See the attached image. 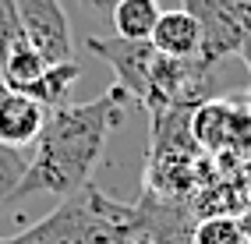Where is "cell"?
<instances>
[{"instance_id": "cell-3", "label": "cell", "mask_w": 251, "mask_h": 244, "mask_svg": "<svg viewBox=\"0 0 251 244\" xmlns=\"http://www.w3.org/2000/svg\"><path fill=\"white\" fill-rule=\"evenodd\" d=\"M184 11L202 25V68L237 53L251 36V0H184Z\"/></svg>"}, {"instance_id": "cell-11", "label": "cell", "mask_w": 251, "mask_h": 244, "mask_svg": "<svg viewBox=\"0 0 251 244\" xmlns=\"http://www.w3.org/2000/svg\"><path fill=\"white\" fill-rule=\"evenodd\" d=\"M191 244H244V234H241L237 220L212 216V220H202L191 230Z\"/></svg>"}, {"instance_id": "cell-10", "label": "cell", "mask_w": 251, "mask_h": 244, "mask_svg": "<svg viewBox=\"0 0 251 244\" xmlns=\"http://www.w3.org/2000/svg\"><path fill=\"white\" fill-rule=\"evenodd\" d=\"M81 68H78V60H64V64H50V68L43 71V78L32 85L25 96H32L36 103H43L46 110H57V106H68L71 99V89H75V81H78Z\"/></svg>"}, {"instance_id": "cell-2", "label": "cell", "mask_w": 251, "mask_h": 244, "mask_svg": "<svg viewBox=\"0 0 251 244\" xmlns=\"http://www.w3.org/2000/svg\"><path fill=\"white\" fill-rule=\"evenodd\" d=\"M117 209L121 202L85 184L46 220L7 237V244H117Z\"/></svg>"}, {"instance_id": "cell-7", "label": "cell", "mask_w": 251, "mask_h": 244, "mask_svg": "<svg viewBox=\"0 0 251 244\" xmlns=\"http://www.w3.org/2000/svg\"><path fill=\"white\" fill-rule=\"evenodd\" d=\"M149 43H152V50L163 53V57L198 60V53H202V25H198L184 7L163 11L156 28H152V36H149Z\"/></svg>"}, {"instance_id": "cell-13", "label": "cell", "mask_w": 251, "mask_h": 244, "mask_svg": "<svg viewBox=\"0 0 251 244\" xmlns=\"http://www.w3.org/2000/svg\"><path fill=\"white\" fill-rule=\"evenodd\" d=\"M75 4H81V7H89L92 14H110L117 0H75Z\"/></svg>"}, {"instance_id": "cell-14", "label": "cell", "mask_w": 251, "mask_h": 244, "mask_svg": "<svg viewBox=\"0 0 251 244\" xmlns=\"http://www.w3.org/2000/svg\"><path fill=\"white\" fill-rule=\"evenodd\" d=\"M241 57H244V64H248V68H251V36L244 39V46H241V50H237Z\"/></svg>"}, {"instance_id": "cell-12", "label": "cell", "mask_w": 251, "mask_h": 244, "mask_svg": "<svg viewBox=\"0 0 251 244\" xmlns=\"http://www.w3.org/2000/svg\"><path fill=\"white\" fill-rule=\"evenodd\" d=\"M22 173H25V159L18 156V149L0 145V205H7L11 191L22 181Z\"/></svg>"}, {"instance_id": "cell-1", "label": "cell", "mask_w": 251, "mask_h": 244, "mask_svg": "<svg viewBox=\"0 0 251 244\" xmlns=\"http://www.w3.org/2000/svg\"><path fill=\"white\" fill-rule=\"evenodd\" d=\"M127 96L110 85L103 96L81 106H57L46 110V124L36 138V156L25 163L18 188L11 191L7 205L28 198V195H57L71 198L75 191L89 184V173L103 159L106 138L124 121Z\"/></svg>"}, {"instance_id": "cell-5", "label": "cell", "mask_w": 251, "mask_h": 244, "mask_svg": "<svg viewBox=\"0 0 251 244\" xmlns=\"http://www.w3.org/2000/svg\"><path fill=\"white\" fill-rule=\"evenodd\" d=\"M14 11L25 39L43 53L46 64L75 60V36L60 0H14Z\"/></svg>"}, {"instance_id": "cell-4", "label": "cell", "mask_w": 251, "mask_h": 244, "mask_svg": "<svg viewBox=\"0 0 251 244\" xmlns=\"http://www.w3.org/2000/svg\"><path fill=\"white\" fill-rule=\"evenodd\" d=\"M85 46L110 64L113 85L131 103H142V106L149 103V81H152V60H156L152 43H131L121 36H89Z\"/></svg>"}, {"instance_id": "cell-15", "label": "cell", "mask_w": 251, "mask_h": 244, "mask_svg": "<svg viewBox=\"0 0 251 244\" xmlns=\"http://www.w3.org/2000/svg\"><path fill=\"white\" fill-rule=\"evenodd\" d=\"M0 244H7V237H0Z\"/></svg>"}, {"instance_id": "cell-9", "label": "cell", "mask_w": 251, "mask_h": 244, "mask_svg": "<svg viewBox=\"0 0 251 244\" xmlns=\"http://www.w3.org/2000/svg\"><path fill=\"white\" fill-rule=\"evenodd\" d=\"M159 0H117L110 18H113V36L131 39V43H149L152 28L159 22Z\"/></svg>"}, {"instance_id": "cell-6", "label": "cell", "mask_w": 251, "mask_h": 244, "mask_svg": "<svg viewBox=\"0 0 251 244\" xmlns=\"http://www.w3.org/2000/svg\"><path fill=\"white\" fill-rule=\"evenodd\" d=\"M43 124H46V106L25 92H11L0 81V145L25 149L39 138Z\"/></svg>"}, {"instance_id": "cell-8", "label": "cell", "mask_w": 251, "mask_h": 244, "mask_svg": "<svg viewBox=\"0 0 251 244\" xmlns=\"http://www.w3.org/2000/svg\"><path fill=\"white\" fill-rule=\"evenodd\" d=\"M46 68L50 64L43 60V53L25 36L7 43V46H0V81H4L11 92H28L43 78Z\"/></svg>"}]
</instances>
